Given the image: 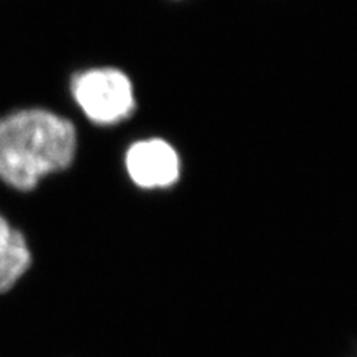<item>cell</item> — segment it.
I'll return each instance as SVG.
<instances>
[{
	"label": "cell",
	"mask_w": 357,
	"mask_h": 357,
	"mask_svg": "<svg viewBox=\"0 0 357 357\" xmlns=\"http://www.w3.org/2000/svg\"><path fill=\"white\" fill-rule=\"evenodd\" d=\"M76 146L69 119L43 109L14 112L0 119V178L30 191L42 177L67 169Z\"/></svg>",
	"instance_id": "1"
},
{
	"label": "cell",
	"mask_w": 357,
	"mask_h": 357,
	"mask_svg": "<svg viewBox=\"0 0 357 357\" xmlns=\"http://www.w3.org/2000/svg\"><path fill=\"white\" fill-rule=\"evenodd\" d=\"M72 93L85 116L98 126H115L136 110L130 76L115 67H94L73 77Z\"/></svg>",
	"instance_id": "2"
},
{
	"label": "cell",
	"mask_w": 357,
	"mask_h": 357,
	"mask_svg": "<svg viewBox=\"0 0 357 357\" xmlns=\"http://www.w3.org/2000/svg\"><path fill=\"white\" fill-rule=\"evenodd\" d=\"M126 170L131 182L140 189H167L181 178L182 160L165 139H140L130 144L126 152Z\"/></svg>",
	"instance_id": "3"
},
{
	"label": "cell",
	"mask_w": 357,
	"mask_h": 357,
	"mask_svg": "<svg viewBox=\"0 0 357 357\" xmlns=\"http://www.w3.org/2000/svg\"><path fill=\"white\" fill-rule=\"evenodd\" d=\"M31 264V253L22 232L0 215V294L13 289Z\"/></svg>",
	"instance_id": "4"
}]
</instances>
